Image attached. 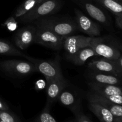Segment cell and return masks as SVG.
Returning <instances> with one entry per match:
<instances>
[{
	"instance_id": "cell-1",
	"label": "cell",
	"mask_w": 122,
	"mask_h": 122,
	"mask_svg": "<svg viewBox=\"0 0 122 122\" xmlns=\"http://www.w3.org/2000/svg\"><path fill=\"white\" fill-rule=\"evenodd\" d=\"M36 27L48 29L57 35L65 38L78 30L76 21L69 19H60L51 16L42 18L33 22Z\"/></svg>"
},
{
	"instance_id": "cell-2",
	"label": "cell",
	"mask_w": 122,
	"mask_h": 122,
	"mask_svg": "<svg viewBox=\"0 0 122 122\" xmlns=\"http://www.w3.org/2000/svg\"><path fill=\"white\" fill-rule=\"evenodd\" d=\"M61 8L59 0H44L19 19L22 23H33L39 19L57 13Z\"/></svg>"
},
{
	"instance_id": "cell-3",
	"label": "cell",
	"mask_w": 122,
	"mask_h": 122,
	"mask_svg": "<svg viewBox=\"0 0 122 122\" xmlns=\"http://www.w3.org/2000/svg\"><path fill=\"white\" fill-rule=\"evenodd\" d=\"M25 58L34 64L36 71L41 73L45 76L46 82L63 76L60 62V59L58 56L51 60L38 59L27 56Z\"/></svg>"
},
{
	"instance_id": "cell-4",
	"label": "cell",
	"mask_w": 122,
	"mask_h": 122,
	"mask_svg": "<svg viewBox=\"0 0 122 122\" xmlns=\"http://www.w3.org/2000/svg\"><path fill=\"white\" fill-rule=\"evenodd\" d=\"M0 69L8 74L17 76H23L36 72L34 64L29 61L7 60L0 62Z\"/></svg>"
},
{
	"instance_id": "cell-5",
	"label": "cell",
	"mask_w": 122,
	"mask_h": 122,
	"mask_svg": "<svg viewBox=\"0 0 122 122\" xmlns=\"http://www.w3.org/2000/svg\"><path fill=\"white\" fill-rule=\"evenodd\" d=\"M89 46L92 48L97 56L107 59L117 60L122 54L118 46L108 43L102 37H92Z\"/></svg>"
},
{
	"instance_id": "cell-6",
	"label": "cell",
	"mask_w": 122,
	"mask_h": 122,
	"mask_svg": "<svg viewBox=\"0 0 122 122\" xmlns=\"http://www.w3.org/2000/svg\"><path fill=\"white\" fill-rule=\"evenodd\" d=\"M64 38L57 35L48 29L36 27L34 43L43 45L54 50H60L63 48Z\"/></svg>"
},
{
	"instance_id": "cell-7",
	"label": "cell",
	"mask_w": 122,
	"mask_h": 122,
	"mask_svg": "<svg viewBox=\"0 0 122 122\" xmlns=\"http://www.w3.org/2000/svg\"><path fill=\"white\" fill-rule=\"evenodd\" d=\"M88 68L92 71L104 73L122 77V69L116 60L102 58L89 63Z\"/></svg>"
},
{
	"instance_id": "cell-8",
	"label": "cell",
	"mask_w": 122,
	"mask_h": 122,
	"mask_svg": "<svg viewBox=\"0 0 122 122\" xmlns=\"http://www.w3.org/2000/svg\"><path fill=\"white\" fill-rule=\"evenodd\" d=\"M91 38L83 35H70L64 38L63 48L66 52L67 58L69 60L81 48L89 46Z\"/></svg>"
},
{
	"instance_id": "cell-9",
	"label": "cell",
	"mask_w": 122,
	"mask_h": 122,
	"mask_svg": "<svg viewBox=\"0 0 122 122\" xmlns=\"http://www.w3.org/2000/svg\"><path fill=\"white\" fill-rule=\"evenodd\" d=\"M36 27L33 25H27L17 31L14 36L15 46L20 50H25L34 43Z\"/></svg>"
},
{
	"instance_id": "cell-10",
	"label": "cell",
	"mask_w": 122,
	"mask_h": 122,
	"mask_svg": "<svg viewBox=\"0 0 122 122\" xmlns=\"http://www.w3.org/2000/svg\"><path fill=\"white\" fill-rule=\"evenodd\" d=\"M75 12L78 30L90 37H97L100 35V27L96 23L85 15L79 10L75 9Z\"/></svg>"
},
{
	"instance_id": "cell-11",
	"label": "cell",
	"mask_w": 122,
	"mask_h": 122,
	"mask_svg": "<svg viewBox=\"0 0 122 122\" xmlns=\"http://www.w3.org/2000/svg\"><path fill=\"white\" fill-rule=\"evenodd\" d=\"M46 104L45 107L50 108L52 104L58 100L61 92L68 86L67 82L61 77L58 79L46 82Z\"/></svg>"
},
{
	"instance_id": "cell-12",
	"label": "cell",
	"mask_w": 122,
	"mask_h": 122,
	"mask_svg": "<svg viewBox=\"0 0 122 122\" xmlns=\"http://www.w3.org/2000/svg\"><path fill=\"white\" fill-rule=\"evenodd\" d=\"M88 101L100 104L108 109L115 117L122 116V106L107 101L102 97V96L96 93H90L88 95Z\"/></svg>"
},
{
	"instance_id": "cell-13",
	"label": "cell",
	"mask_w": 122,
	"mask_h": 122,
	"mask_svg": "<svg viewBox=\"0 0 122 122\" xmlns=\"http://www.w3.org/2000/svg\"><path fill=\"white\" fill-rule=\"evenodd\" d=\"M91 82L122 86V77L104 73L92 71L88 75Z\"/></svg>"
},
{
	"instance_id": "cell-14",
	"label": "cell",
	"mask_w": 122,
	"mask_h": 122,
	"mask_svg": "<svg viewBox=\"0 0 122 122\" xmlns=\"http://www.w3.org/2000/svg\"><path fill=\"white\" fill-rule=\"evenodd\" d=\"M89 86L94 92L101 95H122V86L89 81Z\"/></svg>"
},
{
	"instance_id": "cell-15",
	"label": "cell",
	"mask_w": 122,
	"mask_h": 122,
	"mask_svg": "<svg viewBox=\"0 0 122 122\" xmlns=\"http://www.w3.org/2000/svg\"><path fill=\"white\" fill-rule=\"evenodd\" d=\"M82 4L87 13L93 19L103 25H109L108 17L107 16L106 13L99 7L93 4L91 2H88L86 1H83Z\"/></svg>"
},
{
	"instance_id": "cell-16",
	"label": "cell",
	"mask_w": 122,
	"mask_h": 122,
	"mask_svg": "<svg viewBox=\"0 0 122 122\" xmlns=\"http://www.w3.org/2000/svg\"><path fill=\"white\" fill-rule=\"evenodd\" d=\"M89 109L101 122H115V117L109 110L100 104L89 101Z\"/></svg>"
},
{
	"instance_id": "cell-17",
	"label": "cell",
	"mask_w": 122,
	"mask_h": 122,
	"mask_svg": "<svg viewBox=\"0 0 122 122\" xmlns=\"http://www.w3.org/2000/svg\"><path fill=\"white\" fill-rule=\"evenodd\" d=\"M62 105L71 109L76 114L79 113V103L75 94L69 90L64 89L60 95L58 100Z\"/></svg>"
},
{
	"instance_id": "cell-18",
	"label": "cell",
	"mask_w": 122,
	"mask_h": 122,
	"mask_svg": "<svg viewBox=\"0 0 122 122\" xmlns=\"http://www.w3.org/2000/svg\"><path fill=\"white\" fill-rule=\"evenodd\" d=\"M97 56V54L90 46L81 48L68 60L76 66H82L91 57Z\"/></svg>"
},
{
	"instance_id": "cell-19",
	"label": "cell",
	"mask_w": 122,
	"mask_h": 122,
	"mask_svg": "<svg viewBox=\"0 0 122 122\" xmlns=\"http://www.w3.org/2000/svg\"><path fill=\"white\" fill-rule=\"evenodd\" d=\"M117 17H122V2L117 0H95Z\"/></svg>"
},
{
	"instance_id": "cell-20",
	"label": "cell",
	"mask_w": 122,
	"mask_h": 122,
	"mask_svg": "<svg viewBox=\"0 0 122 122\" xmlns=\"http://www.w3.org/2000/svg\"><path fill=\"white\" fill-rule=\"evenodd\" d=\"M0 55L26 57V55L10 42L0 39Z\"/></svg>"
},
{
	"instance_id": "cell-21",
	"label": "cell",
	"mask_w": 122,
	"mask_h": 122,
	"mask_svg": "<svg viewBox=\"0 0 122 122\" xmlns=\"http://www.w3.org/2000/svg\"><path fill=\"white\" fill-rule=\"evenodd\" d=\"M43 1L44 0H25L16 10L13 16L16 19H19Z\"/></svg>"
},
{
	"instance_id": "cell-22",
	"label": "cell",
	"mask_w": 122,
	"mask_h": 122,
	"mask_svg": "<svg viewBox=\"0 0 122 122\" xmlns=\"http://www.w3.org/2000/svg\"><path fill=\"white\" fill-rule=\"evenodd\" d=\"M50 108L45 107L43 112L36 118L35 122H57L50 113Z\"/></svg>"
},
{
	"instance_id": "cell-23",
	"label": "cell",
	"mask_w": 122,
	"mask_h": 122,
	"mask_svg": "<svg viewBox=\"0 0 122 122\" xmlns=\"http://www.w3.org/2000/svg\"><path fill=\"white\" fill-rule=\"evenodd\" d=\"M0 119L3 122H21L17 116L9 110H0Z\"/></svg>"
},
{
	"instance_id": "cell-24",
	"label": "cell",
	"mask_w": 122,
	"mask_h": 122,
	"mask_svg": "<svg viewBox=\"0 0 122 122\" xmlns=\"http://www.w3.org/2000/svg\"><path fill=\"white\" fill-rule=\"evenodd\" d=\"M3 26H5L7 29L10 32H14L17 29L18 22L17 21L16 19L12 16L8 18L3 24Z\"/></svg>"
},
{
	"instance_id": "cell-25",
	"label": "cell",
	"mask_w": 122,
	"mask_h": 122,
	"mask_svg": "<svg viewBox=\"0 0 122 122\" xmlns=\"http://www.w3.org/2000/svg\"><path fill=\"white\" fill-rule=\"evenodd\" d=\"M77 115V122H93L85 114L78 113Z\"/></svg>"
},
{
	"instance_id": "cell-26",
	"label": "cell",
	"mask_w": 122,
	"mask_h": 122,
	"mask_svg": "<svg viewBox=\"0 0 122 122\" xmlns=\"http://www.w3.org/2000/svg\"><path fill=\"white\" fill-rule=\"evenodd\" d=\"M46 85V84L45 82H44L43 80L39 79V81L36 82L35 88L36 89V90H41V89H42L43 88H45Z\"/></svg>"
},
{
	"instance_id": "cell-27",
	"label": "cell",
	"mask_w": 122,
	"mask_h": 122,
	"mask_svg": "<svg viewBox=\"0 0 122 122\" xmlns=\"http://www.w3.org/2000/svg\"><path fill=\"white\" fill-rule=\"evenodd\" d=\"M115 21L117 26L119 29L122 30V17H121L116 16Z\"/></svg>"
},
{
	"instance_id": "cell-28",
	"label": "cell",
	"mask_w": 122,
	"mask_h": 122,
	"mask_svg": "<svg viewBox=\"0 0 122 122\" xmlns=\"http://www.w3.org/2000/svg\"><path fill=\"white\" fill-rule=\"evenodd\" d=\"M0 110L1 111H7L9 110V107L7 106V104L0 100Z\"/></svg>"
},
{
	"instance_id": "cell-29",
	"label": "cell",
	"mask_w": 122,
	"mask_h": 122,
	"mask_svg": "<svg viewBox=\"0 0 122 122\" xmlns=\"http://www.w3.org/2000/svg\"><path fill=\"white\" fill-rule=\"evenodd\" d=\"M116 61H117V62L118 63V64H119V66H120V67H121L122 69V54H121V56H120V57H119V58L116 60Z\"/></svg>"
},
{
	"instance_id": "cell-30",
	"label": "cell",
	"mask_w": 122,
	"mask_h": 122,
	"mask_svg": "<svg viewBox=\"0 0 122 122\" xmlns=\"http://www.w3.org/2000/svg\"><path fill=\"white\" fill-rule=\"evenodd\" d=\"M115 122H122V116L115 117Z\"/></svg>"
},
{
	"instance_id": "cell-31",
	"label": "cell",
	"mask_w": 122,
	"mask_h": 122,
	"mask_svg": "<svg viewBox=\"0 0 122 122\" xmlns=\"http://www.w3.org/2000/svg\"><path fill=\"white\" fill-rule=\"evenodd\" d=\"M117 1H120V2H122V0H117Z\"/></svg>"
},
{
	"instance_id": "cell-32",
	"label": "cell",
	"mask_w": 122,
	"mask_h": 122,
	"mask_svg": "<svg viewBox=\"0 0 122 122\" xmlns=\"http://www.w3.org/2000/svg\"><path fill=\"white\" fill-rule=\"evenodd\" d=\"M0 122H2V120H1V119H0Z\"/></svg>"
},
{
	"instance_id": "cell-33",
	"label": "cell",
	"mask_w": 122,
	"mask_h": 122,
	"mask_svg": "<svg viewBox=\"0 0 122 122\" xmlns=\"http://www.w3.org/2000/svg\"><path fill=\"white\" fill-rule=\"evenodd\" d=\"M94 1H95V0H94Z\"/></svg>"
}]
</instances>
